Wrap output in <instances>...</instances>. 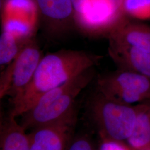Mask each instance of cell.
<instances>
[{
    "label": "cell",
    "mask_w": 150,
    "mask_h": 150,
    "mask_svg": "<svg viewBox=\"0 0 150 150\" xmlns=\"http://www.w3.org/2000/svg\"><path fill=\"white\" fill-rule=\"evenodd\" d=\"M86 113L98 120L107 134L113 139H128L136 122L137 114L126 104L104 96L100 92L86 103Z\"/></svg>",
    "instance_id": "3957f363"
},
{
    "label": "cell",
    "mask_w": 150,
    "mask_h": 150,
    "mask_svg": "<svg viewBox=\"0 0 150 150\" xmlns=\"http://www.w3.org/2000/svg\"><path fill=\"white\" fill-rule=\"evenodd\" d=\"M76 118L41 126L28 134L31 150H64Z\"/></svg>",
    "instance_id": "52a82bcc"
},
{
    "label": "cell",
    "mask_w": 150,
    "mask_h": 150,
    "mask_svg": "<svg viewBox=\"0 0 150 150\" xmlns=\"http://www.w3.org/2000/svg\"><path fill=\"white\" fill-rule=\"evenodd\" d=\"M69 150H92L91 144L86 138L76 139Z\"/></svg>",
    "instance_id": "e0dca14e"
},
{
    "label": "cell",
    "mask_w": 150,
    "mask_h": 150,
    "mask_svg": "<svg viewBox=\"0 0 150 150\" xmlns=\"http://www.w3.org/2000/svg\"><path fill=\"white\" fill-rule=\"evenodd\" d=\"M100 150H127L122 145L116 142L109 141L102 144Z\"/></svg>",
    "instance_id": "d6986e66"
},
{
    "label": "cell",
    "mask_w": 150,
    "mask_h": 150,
    "mask_svg": "<svg viewBox=\"0 0 150 150\" xmlns=\"http://www.w3.org/2000/svg\"><path fill=\"white\" fill-rule=\"evenodd\" d=\"M129 145L139 149L150 142V116L149 113L142 111L137 115L134 127L128 139Z\"/></svg>",
    "instance_id": "4fadbf2b"
},
{
    "label": "cell",
    "mask_w": 150,
    "mask_h": 150,
    "mask_svg": "<svg viewBox=\"0 0 150 150\" xmlns=\"http://www.w3.org/2000/svg\"><path fill=\"white\" fill-rule=\"evenodd\" d=\"M110 42L123 44L150 52V27L122 22L110 33Z\"/></svg>",
    "instance_id": "9c48e42d"
},
{
    "label": "cell",
    "mask_w": 150,
    "mask_h": 150,
    "mask_svg": "<svg viewBox=\"0 0 150 150\" xmlns=\"http://www.w3.org/2000/svg\"><path fill=\"white\" fill-rule=\"evenodd\" d=\"M36 23L22 16L4 13L2 21L3 31L10 33L20 41L27 42L31 40Z\"/></svg>",
    "instance_id": "7c38bea8"
},
{
    "label": "cell",
    "mask_w": 150,
    "mask_h": 150,
    "mask_svg": "<svg viewBox=\"0 0 150 150\" xmlns=\"http://www.w3.org/2000/svg\"><path fill=\"white\" fill-rule=\"evenodd\" d=\"M112 1L120 10L123 12L122 10V1H123V0H112Z\"/></svg>",
    "instance_id": "ffe728a7"
},
{
    "label": "cell",
    "mask_w": 150,
    "mask_h": 150,
    "mask_svg": "<svg viewBox=\"0 0 150 150\" xmlns=\"http://www.w3.org/2000/svg\"><path fill=\"white\" fill-rule=\"evenodd\" d=\"M42 57L35 42L30 40L24 44L1 75V98L7 96L12 100L20 93L31 82Z\"/></svg>",
    "instance_id": "277c9868"
},
{
    "label": "cell",
    "mask_w": 150,
    "mask_h": 150,
    "mask_svg": "<svg viewBox=\"0 0 150 150\" xmlns=\"http://www.w3.org/2000/svg\"><path fill=\"white\" fill-rule=\"evenodd\" d=\"M109 54L121 70L134 71L150 79V52L141 48L110 42Z\"/></svg>",
    "instance_id": "ba28073f"
},
{
    "label": "cell",
    "mask_w": 150,
    "mask_h": 150,
    "mask_svg": "<svg viewBox=\"0 0 150 150\" xmlns=\"http://www.w3.org/2000/svg\"><path fill=\"white\" fill-rule=\"evenodd\" d=\"M101 57L83 51L62 50L43 56L27 87L11 100L10 114L17 117L45 93L93 67Z\"/></svg>",
    "instance_id": "6da1fadb"
},
{
    "label": "cell",
    "mask_w": 150,
    "mask_h": 150,
    "mask_svg": "<svg viewBox=\"0 0 150 150\" xmlns=\"http://www.w3.org/2000/svg\"><path fill=\"white\" fill-rule=\"evenodd\" d=\"M36 3L33 0H7L5 13L22 16L36 23Z\"/></svg>",
    "instance_id": "9a60e30c"
},
{
    "label": "cell",
    "mask_w": 150,
    "mask_h": 150,
    "mask_svg": "<svg viewBox=\"0 0 150 150\" xmlns=\"http://www.w3.org/2000/svg\"><path fill=\"white\" fill-rule=\"evenodd\" d=\"M36 2L43 16L55 23L69 20L74 12L71 0H36Z\"/></svg>",
    "instance_id": "8fae6325"
},
{
    "label": "cell",
    "mask_w": 150,
    "mask_h": 150,
    "mask_svg": "<svg viewBox=\"0 0 150 150\" xmlns=\"http://www.w3.org/2000/svg\"><path fill=\"white\" fill-rule=\"evenodd\" d=\"M9 114L1 124V150H31L26 130Z\"/></svg>",
    "instance_id": "30bf717a"
},
{
    "label": "cell",
    "mask_w": 150,
    "mask_h": 150,
    "mask_svg": "<svg viewBox=\"0 0 150 150\" xmlns=\"http://www.w3.org/2000/svg\"><path fill=\"white\" fill-rule=\"evenodd\" d=\"M99 92L104 96L123 103L141 100L150 91V79L129 70H120L100 77Z\"/></svg>",
    "instance_id": "5b68a950"
},
{
    "label": "cell",
    "mask_w": 150,
    "mask_h": 150,
    "mask_svg": "<svg viewBox=\"0 0 150 150\" xmlns=\"http://www.w3.org/2000/svg\"><path fill=\"white\" fill-rule=\"evenodd\" d=\"M122 10L134 18L150 20V0H123Z\"/></svg>",
    "instance_id": "2e32d148"
},
{
    "label": "cell",
    "mask_w": 150,
    "mask_h": 150,
    "mask_svg": "<svg viewBox=\"0 0 150 150\" xmlns=\"http://www.w3.org/2000/svg\"><path fill=\"white\" fill-rule=\"evenodd\" d=\"M20 41L9 32L3 31L0 37V64L8 65L15 59L22 47Z\"/></svg>",
    "instance_id": "5bb4252c"
},
{
    "label": "cell",
    "mask_w": 150,
    "mask_h": 150,
    "mask_svg": "<svg viewBox=\"0 0 150 150\" xmlns=\"http://www.w3.org/2000/svg\"><path fill=\"white\" fill-rule=\"evenodd\" d=\"M93 67L45 93L21 116L25 130L75 118L77 97L93 78Z\"/></svg>",
    "instance_id": "7a4b0ae2"
},
{
    "label": "cell",
    "mask_w": 150,
    "mask_h": 150,
    "mask_svg": "<svg viewBox=\"0 0 150 150\" xmlns=\"http://www.w3.org/2000/svg\"><path fill=\"white\" fill-rule=\"evenodd\" d=\"M122 12L112 0H90L82 13L75 16V19L86 32L110 33L122 22Z\"/></svg>",
    "instance_id": "8992f818"
},
{
    "label": "cell",
    "mask_w": 150,
    "mask_h": 150,
    "mask_svg": "<svg viewBox=\"0 0 150 150\" xmlns=\"http://www.w3.org/2000/svg\"><path fill=\"white\" fill-rule=\"evenodd\" d=\"M75 16L80 15L84 11L90 0H71Z\"/></svg>",
    "instance_id": "ac0fdd59"
}]
</instances>
